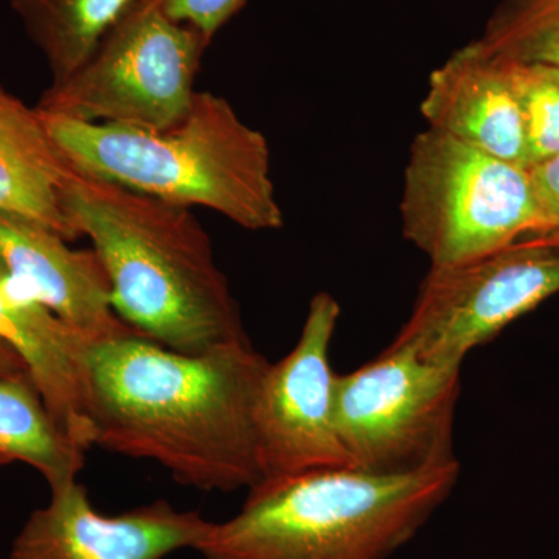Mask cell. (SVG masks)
Wrapping results in <instances>:
<instances>
[{
    "mask_svg": "<svg viewBox=\"0 0 559 559\" xmlns=\"http://www.w3.org/2000/svg\"><path fill=\"white\" fill-rule=\"evenodd\" d=\"M210 521L159 499L123 513L103 514L79 480L50 489L11 544L9 559H165L194 550Z\"/></svg>",
    "mask_w": 559,
    "mask_h": 559,
    "instance_id": "cell-10",
    "label": "cell"
},
{
    "mask_svg": "<svg viewBox=\"0 0 559 559\" xmlns=\"http://www.w3.org/2000/svg\"><path fill=\"white\" fill-rule=\"evenodd\" d=\"M73 170L157 200L213 210L246 230L285 224L270 143L212 92L167 130L83 123L40 112Z\"/></svg>",
    "mask_w": 559,
    "mask_h": 559,
    "instance_id": "cell-3",
    "label": "cell"
},
{
    "mask_svg": "<svg viewBox=\"0 0 559 559\" xmlns=\"http://www.w3.org/2000/svg\"><path fill=\"white\" fill-rule=\"evenodd\" d=\"M86 452L58 425L31 374L0 378V455L38 471L49 488L76 480Z\"/></svg>",
    "mask_w": 559,
    "mask_h": 559,
    "instance_id": "cell-15",
    "label": "cell"
},
{
    "mask_svg": "<svg viewBox=\"0 0 559 559\" xmlns=\"http://www.w3.org/2000/svg\"><path fill=\"white\" fill-rule=\"evenodd\" d=\"M528 238L530 240L547 242V245H559V231H547V234L535 235V237Z\"/></svg>",
    "mask_w": 559,
    "mask_h": 559,
    "instance_id": "cell-22",
    "label": "cell"
},
{
    "mask_svg": "<svg viewBox=\"0 0 559 559\" xmlns=\"http://www.w3.org/2000/svg\"><path fill=\"white\" fill-rule=\"evenodd\" d=\"M28 373L24 360L5 345L0 344V378L20 377Z\"/></svg>",
    "mask_w": 559,
    "mask_h": 559,
    "instance_id": "cell-21",
    "label": "cell"
},
{
    "mask_svg": "<svg viewBox=\"0 0 559 559\" xmlns=\"http://www.w3.org/2000/svg\"><path fill=\"white\" fill-rule=\"evenodd\" d=\"M496 60L502 62L520 105L530 167L558 156L559 72L539 64Z\"/></svg>",
    "mask_w": 559,
    "mask_h": 559,
    "instance_id": "cell-18",
    "label": "cell"
},
{
    "mask_svg": "<svg viewBox=\"0 0 559 559\" xmlns=\"http://www.w3.org/2000/svg\"><path fill=\"white\" fill-rule=\"evenodd\" d=\"M0 344L27 367L50 414L84 451L92 448L87 414L90 342L32 299L0 261Z\"/></svg>",
    "mask_w": 559,
    "mask_h": 559,
    "instance_id": "cell-13",
    "label": "cell"
},
{
    "mask_svg": "<svg viewBox=\"0 0 559 559\" xmlns=\"http://www.w3.org/2000/svg\"><path fill=\"white\" fill-rule=\"evenodd\" d=\"M68 242L33 221L0 212V261L32 299L90 344L138 333L114 310L95 250Z\"/></svg>",
    "mask_w": 559,
    "mask_h": 559,
    "instance_id": "cell-11",
    "label": "cell"
},
{
    "mask_svg": "<svg viewBox=\"0 0 559 559\" xmlns=\"http://www.w3.org/2000/svg\"><path fill=\"white\" fill-rule=\"evenodd\" d=\"M473 43L500 60L559 72V0H502Z\"/></svg>",
    "mask_w": 559,
    "mask_h": 559,
    "instance_id": "cell-17",
    "label": "cell"
},
{
    "mask_svg": "<svg viewBox=\"0 0 559 559\" xmlns=\"http://www.w3.org/2000/svg\"><path fill=\"white\" fill-rule=\"evenodd\" d=\"M558 293L559 245L530 238L455 266H430L392 344L462 367L473 349Z\"/></svg>",
    "mask_w": 559,
    "mask_h": 559,
    "instance_id": "cell-8",
    "label": "cell"
},
{
    "mask_svg": "<svg viewBox=\"0 0 559 559\" xmlns=\"http://www.w3.org/2000/svg\"><path fill=\"white\" fill-rule=\"evenodd\" d=\"M460 390L462 367L429 362L395 344L337 374L336 428L352 468L393 476L457 460Z\"/></svg>",
    "mask_w": 559,
    "mask_h": 559,
    "instance_id": "cell-7",
    "label": "cell"
},
{
    "mask_svg": "<svg viewBox=\"0 0 559 559\" xmlns=\"http://www.w3.org/2000/svg\"><path fill=\"white\" fill-rule=\"evenodd\" d=\"M72 171L38 109L0 83V212L75 241L79 234L62 213L60 201L62 183Z\"/></svg>",
    "mask_w": 559,
    "mask_h": 559,
    "instance_id": "cell-14",
    "label": "cell"
},
{
    "mask_svg": "<svg viewBox=\"0 0 559 559\" xmlns=\"http://www.w3.org/2000/svg\"><path fill=\"white\" fill-rule=\"evenodd\" d=\"M170 20L189 25L212 44L216 33L237 16L249 0H156Z\"/></svg>",
    "mask_w": 559,
    "mask_h": 559,
    "instance_id": "cell-19",
    "label": "cell"
},
{
    "mask_svg": "<svg viewBox=\"0 0 559 559\" xmlns=\"http://www.w3.org/2000/svg\"><path fill=\"white\" fill-rule=\"evenodd\" d=\"M61 210L108 274L119 318L176 352L248 341L240 307L191 207L73 170Z\"/></svg>",
    "mask_w": 559,
    "mask_h": 559,
    "instance_id": "cell-2",
    "label": "cell"
},
{
    "mask_svg": "<svg viewBox=\"0 0 559 559\" xmlns=\"http://www.w3.org/2000/svg\"><path fill=\"white\" fill-rule=\"evenodd\" d=\"M340 318L336 297L316 294L297 344L264 370L253 407L261 480L312 469L352 468L337 433V373L330 362Z\"/></svg>",
    "mask_w": 559,
    "mask_h": 559,
    "instance_id": "cell-9",
    "label": "cell"
},
{
    "mask_svg": "<svg viewBox=\"0 0 559 559\" xmlns=\"http://www.w3.org/2000/svg\"><path fill=\"white\" fill-rule=\"evenodd\" d=\"M401 226L432 267L491 255L547 230L527 167L444 132H419L404 168Z\"/></svg>",
    "mask_w": 559,
    "mask_h": 559,
    "instance_id": "cell-5",
    "label": "cell"
},
{
    "mask_svg": "<svg viewBox=\"0 0 559 559\" xmlns=\"http://www.w3.org/2000/svg\"><path fill=\"white\" fill-rule=\"evenodd\" d=\"M421 114L430 130L530 167L524 121L506 69L473 40L430 73Z\"/></svg>",
    "mask_w": 559,
    "mask_h": 559,
    "instance_id": "cell-12",
    "label": "cell"
},
{
    "mask_svg": "<svg viewBox=\"0 0 559 559\" xmlns=\"http://www.w3.org/2000/svg\"><path fill=\"white\" fill-rule=\"evenodd\" d=\"M9 460L3 459L2 455H0V468H2V466L9 465Z\"/></svg>",
    "mask_w": 559,
    "mask_h": 559,
    "instance_id": "cell-23",
    "label": "cell"
},
{
    "mask_svg": "<svg viewBox=\"0 0 559 559\" xmlns=\"http://www.w3.org/2000/svg\"><path fill=\"white\" fill-rule=\"evenodd\" d=\"M547 231H559V154L528 167ZM540 235V234H539Z\"/></svg>",
    "mask_w": 559,
    "mask_h": 559,
    "instance_id": "cell-20",
    "label": "cell"
},
{
    "mask_svg": "<svg viewBox=\"0 0 559 559\" xmlns=\"http://www.w3.org/2000/svg\"><path fill=\"white\" fill-rule=\"evenodd\" d=\"M459 460L415 473L322 468L261 480L234 518L210 522L204 559H388L432 516Z\"/></svg>",
    "mask_w": 559,
    "mask_h": 559,
    "instance_id": "cell-4",
    "label": "cell"
},
{
    "mask_svg": "<svg viewBox=\"0 0 559 559\" xmlns=\"http://www.w3.org/2000/svg\"><path fill=\"white\" fill-rule=\"evenodd\" d=\"M210 44L138 0L68 80L50 84L36 109L83 123L167 130L189 114Z\"/></svg>",
    "mask_w": 559,
    "mask_h": 559,
    "instance_id": "cell-6",
    "label": "cell"
},
{
    "mask_svg": "<svg viewBox=\"0 0 559 559\" xmlns=\"http://www.w3.org/2000/svg\"><path fill=\"white\" fill-rule=\"evenodd\" d=\"M267 364L249 340L204 353L139 333L95 342L86 356L92 447L156 462L182 487H255L253 407Z\"/></svg>",
    "mask_w": 559,
    "mask_h": 559,
    "instance_id": "cell-1",
    "label": "cell"
},
{
    "mask_svg": "<svg viewBox=\"0 0 559 559\" xmlns=\"http://www.w3.org/2000/svg\"><path fill=\"white\" fill-rule=\"evenodd\" d=\"M138 0H10L43 53L51 84L72 76Z\"/></svg>",
    "mask_w": 559,
    "mask_h": 559,
    "instance_id": "cell-16",
    "label": "cell"
}]
</instances>
